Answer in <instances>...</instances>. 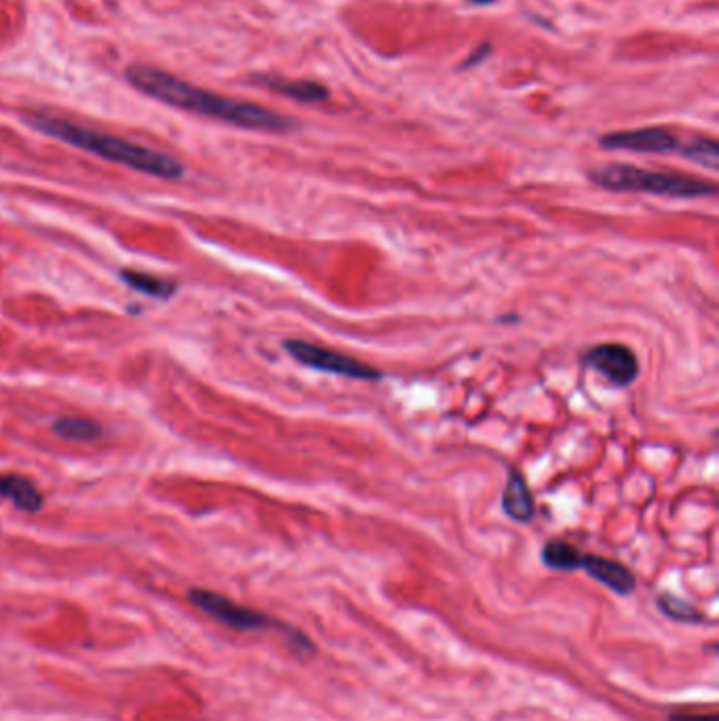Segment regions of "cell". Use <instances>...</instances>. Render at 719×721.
I'll return each mask as SVG.
<instances>
[{"instance_id":"cell-1","label":"cell","mask_w":719,"mask_h":721,"mask_svg":"<svg viewBox=\"0 0 719 721\" xmlns=\"http://www.w3.org/2000/svg\"><path fill=\"white\" fill-rule=\"evenodd\" d=\"M127 81L144 95L157 99L160 104L187 110L192 115L214 119L226 125L241 127L251 131L287 133L296 129V123L279 112L264 108L260 104L239 101L226 95L212 94L192 83H187L165 70L151 65H131L127 70Z\"/></svg>"},{"instance_id":"cell-2","label":"cell","mask_w":719,"mask_h":721,"mask_svg":"<svg viewBox=\"0 0 719 721\" xmlns=\"http://www.w3.org/2000/svg\"><path fill=\"white\" fill-rule=\"evenodd\" d=\"M26 123L49 137L60 140L63 144H70L89 155L123 165L127 169H133V171H140V173H146L153 178L180 180L187 171L178 158L169 157L160 151L129 142L125 137L95 131L89 127L76 125V123L63 121L58 117L28 115Z\"/></svg>"},{"instance_id":"cell-3","label":"cell","mask_w":719,"mask_h":721,"mask_svg":"<svg viewBox=\"0 0 719 721\" xmlns=\"http://www.w3.org/2000/svg\"><path fill=\"white\" fill-rule=\"evenodd\" d=\"M589 178L595 187L610 190V192H646L657 196H671V199H700V196H716L718 187L707 180H698L682 173H664V171H650L635 165H606L589 171Z\"/></svg>"},{"instance_id":"cell-4","label":"cell","mask_w":719,"mask_h":721,"mask_svg":"<svg viewBox=\"0 0 719 721\" xmlns=\"http://www.w3.org/2000/svg\"><path fill=\"white\" fill-rule=\"evenodd\" d=\"M283 348L287 355L298 361L304 368H311L321 374H334V376L348 377V380H361V382H378L384 374L372 365H366L357 361L355 357L343 355L332 348L304 343V340H285Z\"/></svg>"},{"instance_id":"cell-5","label":"cell","mask_w":719,"mask_h":721,"mask_svg":"<svg viewBox=\"0 0 719 721\" xmlns=\"http://www.w3.org/2000/svg\"><path fill=\"white\" fill-rule=\"evenodd\" d=\"M599 146L606 151H625L642 155H669L680 153V137L664 127H642L631 131H612L599 137Z\"/></svg>"},{"instance_id":"cell-6","label":"cell","mask_w":719,"mask_h":721,"mask_svg":"<svg viewBox=\"0 0 719 721\" xmlns=\"http://www.w3.org/2000/svg\"><path fill=\"white\" fill-rule=\"evenodd\" d=\"M583 363L619 388L631 386L639 376L637 355L628 346L619 343H606L589 348L583 355Z\"/></svg>"},{"instance_id":"cell-7","label":"cell","mask_w":719,"mask_h":721,"mask_svg":"<svg viewBox=\"0 0 719 721\" xmlns=\"http://www.w3.org/2000/svg\"><path fill=\"white\" fill-rule=\"evenodd\" d=\"M190 601L199 610H203L205 614H209L212 618H216L226 627L237 628V630H257V628L273 627V621L266 618L264 614L250 610V608H243V605H237L235 601L218 596L214 591L194 589V591H190Z\"/></svg>"},{"instance_id":"cell-8","label":"cell","mask_w":719,"mask_h":721,"mask_svg":"<svg viewBox=\"0 0 719 721\" xmlns=\"http://www.w3.org/2000/svg\"><path fill=\"white\" fill-rule=\"evenodd\" d=\"M502 510L508 519L517 524H530L536 515V501L528 479L522 469L513 467L508 471L506 488L502 492Z\"/></svg>"},{"instance_id":"cell-9","label":"cell","mask_w":719,"mask_h":721,"mask_svg":"<svg viewBox=\"0 0 719 721\" xmlns=\"http://www.w3.org/2000/svg\"><path fill=\"white\" fill-rule=\"evenodd\" d=\"M580 569H585L597 582L606 585L610 591H614L619 596H628L635 591L633 574L628 572V567L619 562L606 560L599 555H583Z\"/></svg>"},{"instance_id":"cell-10","label":"cell","mask_w":719,"mask_h":721,"mask_svg":"<svg viewBox=\"0 0 719 721\" xmlns=\"http://www.w3.org/2000/svg\"><path fill=\"white\" fill-rule=\"evenodd\" d=\"M0 498L11 501L24 513H38L45 504L40 490L26 477L0 474Z\"/></svg>"},{"instance_id":"cell-11","label":"cell","mask_w":719,"mask_h":721,"mask_svg":"<svg viewBox=\"0 0 719 721\" xmlns=\"http://www.w3.org/2000/svg\"><path fill=\"white\" fill-rule=\"evenodd\" d=\"M260 81L271 92L287 95L300 104H323L329 99V89L314 81H289L279 76H260Z\"/></svg>"},{"instance_id":"cell-12","label":"cell","mask_w":719,"mask_h":721,"mask_svg":"<svg viewBox=\"0 0 719 721\" xmlns=\"http://www.w3.org/2000/svg\"><path fill=\"white\" fill-rule=\"evenodd\" d=\"M580 560L583 553L563 540H551L542 549V562L551 569H560V572L580 569Z\"/></svg>"},{"instance_id":"cell-13","label":"cell","mask_w":719,"mask_h":721,"mask_svg":"<svg viewBox=\"0 0 719 721\" xmlns=\"http://www.w3.org/2000/svg\"><path fill=\"white\" fill-rule=\"evenodd\" d=\"M121 277L129 287L142 291L146 296H153V298H171L173 291H176V283L157 277V275H146V273H137V271H123Z\"/></svg>"},{"instance_id":"cell-14","label":"cell","mask_w":719,"mask_h":721,"mask_svg":"<svg viewBox=\"0 0 719 721\" xmlns=\"http://www.w3.org/2000/svg\"><path fill=\"white\" fill-rule=\"evenodd\" d=\"M53 431L68 441H94L101 435V426L89 418H60Z\"/></svg>"},{"instance_id":"cell-15","label":"cell","mask_w":719,"mask_h":721,"mask_svg":"<svg viewBox=\"0 0 719 721\" xmlns=\"http://www.w3.org/2000/svg\"><path fill=\"white\" fill-rule=\"evenodd\" d=\"M682 157L688 158L692 163H698L707 169H718L719 167V144L714 137H696L690 144H682L680 148Z\"/></svg>"},{"instance_id":"cell-16","label":"cell","mask_w":719,"mask_h":721,"mask_svg":"<svg viewBox=\"0 0 719 721\" xmlns=\"http://www.w3.org/2000/svg\"><path fill=\"white\" fill-rule=\"evenodd\" d=\"M658 605H660V610H662L667 616H671L673 621H682V623H696V621H703V614H700L698 610H694L690 603L682 601V599H678L675 596H669V593L660 596V599H658Z\"/></svg>"},{"instance_id":"cell-17","label":"cell","mask_w":719,"mask_h":721,"mask_svg":"<svg viewBox=\"0 0 719 721\" xmlns=\"http://www.w3.org/2000/svg\"><path fill=\"white\" fill-rule=\"evenodd\" d=\"M490 56V45H481L472 56H470L469 60L467 62H463V70H469V68H472V65H477L479 62H483L486 58Z\"/></svg>"},{"instance_id":"cell-18","label":"cell","mask_w":719,"mask_h":721,"mask_svg":"<svg viewBox=\"0 0 719 721\" xmlns=\"http://www.w3.org/2000/svg\"><path fill=\"white\" fill-rule=\"evenodd\" d=\"M671 721H718V718L711 713V716H690V713H680V716H673Z\"/></svg>"},{"instance_id":"cell-19","label":"cell","mask_w":719,"mask_h":721,"mask_svg":"<svg viewBox=\"0 0 719 721\" xmlns=\"http://www.w3.org/2000/svg\"><path fill=\"white\" fill-rule=\"evenodd\" d=\"M470 4H494L496 0H467Z\"/></svg>"}]
</instances>
